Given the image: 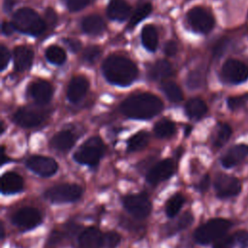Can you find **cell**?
<instances>
[{
    "label": "cell",
    "mask_w": 248,
    "mask_h": 248,
    "mask_svg": "<svg viewBox=\"0 0 248 248\" xmlns=\"http://www.w3.org/2000/svg\"><path fill=\"white\" fill-rule=\"evenodd\" d=\"M163 108V102L151 93L132 95L124 100L120 106L123 114L135 119L151 118L157 115Z\"/></svg>",
    "instance_id": "1"
},
{
    "label": "cell",
    "mask_w": 248,
    "mask_h": 248,
    "mask_svg": "<svg viewBox=\"0 0 248 248\" xmlns=\"http://www.w3.org/2000/svg\"><path fill=\"white\" fill-rule=\"evenodd\" d=\"M106 78L113 84L125 86L138 78V68L134 62L121 55H110L103 63Z\"/></svg>",
    "instance_id": "2"
},
{
    "label": "cell",
    "mask_w": 248,
    "mask_h": 248,
    "mask_svg": "<svg viewBox=\"0 0 248 248\" xmlns=\"http://www.w3.org/2000/svg\"><path fill=\"white\" fill-rule=\"evenodd\" d=\"M13 24L16 30L30 35H40L46 29V22L30 8H21L13 16Z\"/></svg>",
    "instance_id": "3"
},
{
    "label": "cell",
    "mask_w": 248,
    "mask_h": 248,
    "mask_svg": "<svg viewBox=\"0 0 248 248\" xmlns=\"http://www.w3.org/2000/svg\"><path fill=\"white\" fill-rule=\"evenodd\" d=\"M105 153V144L99 137L89 138L74 154V159L82 165H97Z\"/></svg>",
    "instance_id": "4"
},
{
    "label": "cell",
    "mask_w": 248,
    "mask_h": 248,
    "mask_svg": "<svg viewBox=\"0 0 248 248\" xmlns=\"http://www.w3.org/2000/svg\"><path fill=\"white\" fill-rule=\"evenodd\" d=\"M231 222L225 219H211L199 227L194 233L195 240L200 244H208L223 236L230 229Z\"/></svg>",
    "instance_id": "5"
},
{
    "label": "cell",
    "mask_w": 248,
    "mask_h": 248,
    "mask_svg": "<svg viewBox=\"0 0 248 248\" xmlns=\"http://www.w3.org/2000/svg\"><path fill=\"white\" fill-rule=\"evenodd\" d=\"M82 195V188L74 183H63L52 186L45 192V197L54 203L74 202Z\"/></svg>",
    "instance_id": "6"
},
{
    "label": "cell",
    "mask_w": 248,
    "mask_h": 248,
    "mask_svg": "<svg viewBox=\"0 0 248 248\" xmlns=\"http://www.w3.org/2000/svg\"><path fill=\"white\" fill-rule=\"evenodd\" d=\"M123 205L130 214L139 219L146 218L151 212V202L144 194H134L124 197Z\"/></svg>",
    "instance_id": "7"
},
{
    "label": "cell",
    "mask_w": 248,
    "mask_h": 248,
    "mask_svg": "<svg viewBox=\"0 0 248 248\" xmlns=\"http://www.w3.org/2000/svg\"><path fill=\"white\" fill-rule=\"evenodd\" d=\"M187 19L191 27L199 33H208L214 26V17L202 7H194L189 10Z\"/></svg>",
    "instance_id": "8"
},
{
    "label": "cell",
    "mask_w": 248,
    "mask_h": 248,
    "mask_svg": "<svg viewBox=\"0 0 248 248\" xmlns=\"http://www.w3.org/2000/svg\"><path fill=\"white\" fill-rule=\"evenodd\" d=\"M15 226L23 231H28L36 228L42 222L40 211L34 207L25 206L16 211L12 217Z\"/></svg>",
    "instance_id": "9"
},
{
    "label": "cell",
    "mask_w": 248,
    "mask_h": 248,
    "mask_svg": "<svg viewBox=\"0 0 248 248\" xmlns=\"http://www.w3.org/2000/svg\"><path fill=\"white\" fill-rule=\"evenodd\" d=\"M222 77L231 83H242L248 78V67L239 60L229 59L222 67Z\"/></svg>",
    "instance_id": "10"
},
{
    "label": "cell",
    "mask_w": 248,
    "mask_h": 248,
    "mask_svg": "<svg viewBox=\"0 0 248 248\" xmlns=\"http://www.w3.org/2000/svg\"><path fill=\"white\" fill-rule=\"evenodd\" d=\"M214 187L217 196L225 199L238 195L241 190V183L234 176L221 173L216 176Z\"/></svg>",
    "instance_id": "11"
},
{
    "label": "cell",
    "mask_w": 248,
    "mask_h": 248,
    "mask_svg": "<svg viewBox=\"0 0 248 248\" xmlns=\"http://www.w3.org/2000/svg\"><path fill=\"white\" fill-rule=\"evenodd\" d=\"M46 118V112L42 109L32 108V107H23L20 108L15 114V122L24 128H32L39 126Z\"/></svg>",
    "instance_id": "12"
},
{
    "label": "cell",
    "mask_w": 248,
    "mask_h": 248,
    "mask_svg": "<svg viewBox=\"0 0 248 248\" xmlns=\"http://www.w3.org/2000/svg\"><path fill=\"white\" fill-rule=\"evenodd\" d=\"M26 166L33 172L43 177L53 175L58 169V165L54 159L42 155H34L28 158Z\"/></svg>",
    "instance_id": "13"
},
{
    "label": "cell",
    "mask_w": 248,
    "mask_h": 248,
    "mask_svg": "<svg viewBox=\"0 0 248 248\" xmlns=\"http://www.w3.org/2000/svg\"><path fill=\"white\" fill-rule=\"evenodd\" d=\"M174 172V164L170 159H165L154 165L146 175V180L152 185L169 179Z\"/></svg>",
    "instance_id": "14"
},
{
    "label": "cell",
    "mask_w": 248,
    "mask_h": 248,
    "mask_svg": "<svg viewBox=\"0 0 248 248\" xmlns=\"http://www.w3.org/2000/svg\"><path fill=\"white\" fill-rule=\"evenodd\" d=\"M29 93L32 99L39 105H45L52 97L53 88L51 84L43 79L33 81L29 86Z\"/></svg>",
    "instance_id": "15"
},
{
    "label": "cell",
    "mask_w": 248,
    "mask_h": 248,
    "mask_svg": "<svg viewBox=\"0 0 248 248\" xmlns=\"http://www.w3.org/2000/svg\"><path fill=\"white\" fill-rule=\"evenodd\" d=\"M88 80L83 76L74 77L68 85L67 97L72 103H77L83 98L88 90Z\"/></svg>",
    "instance_id": "16"
},
{
    "label": "cell",
    "mask_w": 248,
    "mask_h": 248,
    "mask_svg": "<svg viewBox=\"0 0 248 248\" xmlns=\"http://www.w3.org/2000/svg\"><path fill=\"white\" fill-rule=\"evenodd\" d=\"M0 186L1 193L4 195L16 194L23 190V179L16 172L8 171L2 175Z\"/></svg>",
    "instance_id": "17"
},
{
    "label": "cell",
    "mask_w": 248,
    "mask_h": 248,
    "mask_svg": "<svg viewBox=\"0 0 248 248\" xmlns=\"http://www.w3.org/2000/svg\"><path fill=\"white\" fill-rule=\"evenodd\" d=\"M80 248H101L104 245V233L97 228H87L78 236Z\"/></svg>",
    "instance_id": "18"
},
{
    "label": "cell",
    "mask_w": 248,
    "mask_h": 248,
    "mask_svg": "<svg viewBox=\"0 0 248 248\" xmlns=\"http://www.w3.org/2000/svg\"><path fill=\"white\" fill-rule=\"evenodd\" d=\"M248 156V145L247 144H237L231 147L227 153L222 157V166L229 169L236 166L241 161H243Z\"/></svg>",
    "instance_id": "19"
},
{
    "label": "cell",
    "mask_w": 248,
    "mask_h": 248,
    "mask_svg": "<svg viewBox=\"0 0 248 248\" xmlns=\"http://www.w3.org/2000/svg\"><path fill=\"white\" fill-rule=\"evenodd\" d=\"M33 50L27 46H19L15 48L14 58H15V69L17 72H22L30 68L33 61Z\"/></svg>",
    "instance_id": "20"
},
{
    "label": "cell",
    "mask_w": 248,
    "mask_h": 248,
    "mask_svg": "<svg viewBox=\"0 0 248 248\" xmlns=\"http://www.w3.org/2000/svg\"><path fill=\"white\" fill-rule=\"evenodd\" d=\"M131 13V8L125 0H110L107 14L110 19L122 21L126 19Z\"/></svg>",
    "instance_id": "21"
},
{
    "label": "cell",
    "mask_w": 248,
    "mask_h": 248,
    "mask_svg": "<svg viewBox=\"0 0 248 248\" xmlns=\"http://www.w3.org/2000/svg\"><path fill=\"white\" fill-rule=\"evenodd\" d=\"M77 140L76 135L68 130L57 133L50 140L51 146L58 151H67L73 147Z\"/></svg>",
    "instance_id": "22"
},
{
    "label": "cell",
    "mask_w": 248,
    "mask_h": 248,
    "mask_svg": "<svg viewBox=\"0 0 248 248\" xmlns=\"http://www.w3.org/2000/svg\"><path fill=\"white\" fill-rule=\"evenodd\" d=\"M81 28L83 32L89 35H99L105 29V22L98 15H89L81 21Z\"/></svg>",
    "instance_id": "23"
},
{
    "label": "cell",
    "mask_w": 248,
    "mask_h": 248,
    "mask_svg": "<svg viewBox=\"0 0 248 248\" xmlns=\"http://www.w3.org/2000/svg\"><path fill=\"white\" fill-rule=\"evenodd\" d=\"M172 73V68L167 60H158L149 69L148 76L153 80H162L169 78Z\"/></svg>",
    "instance_id": "24"
},
{
    "label": "cell",
    "mask_w": 248,
    "mask_h": 248,
    "mask_svg": "<svg viewBox=\"0 0 248 248\" xmlns=\"http://www.w3.org/2000/svg\"><path fill=\"white\" fill-rule=\"evenodd\" d=\"M141 42L146 49L155 51L158 46V33L156 28L151 25H145L141 31Z\"/></svg>",
    "instance_id": "25"
},
{
    "label": "cell",
    "mask_w": 248,
    "mask_h": 248,
    "mask_svg": "<svg viewBox=\"0 0 248 248\" xmlns=\"http://www.w3.org/2000/svg\"><path fill=\"white\" fill-rule=\"evenodd\" d=\"M185 109L189 117L193 119H199L206 113L207 107L202 100L199 98H194L187 102Z\"/></svg>",
    "instance_id": "26"
},
{
    "label": "cell",
    "mask_w": 248,
    "mask_h": 248,
    "mask_svg": "<svg viewBox=\"0 0 248 248\" xmlns=\"http://www.w3.org/2000/svg\"><path fill=\"white\" fill-rule=\"evenodd\" d=\"M175 132L173 122L169 119H161L154 125V134L157 138L168 139L170 138Z\"/></svg>",
    "instance_id": "27"
},
{
    "label": "cell",
    "mask_w": 248,
    "mask_h": 248,
    "mask_svg": "<svg viewBox=\"0 0 248 248\" xmlns=\"http://www.w3.org/2000/svg\"><path fill=\"white\" fill-rule=\"evenodd\" d=\"M184 202H185V198L181 194L177 193V194L171 196L167 201L166 206H165L167 216L170 218L175 217L177 215V213L179 212V210L181 209V207L183 206Z\"/></svg>",
    "instance_id": "28"
},
{
    "label": "cell",
    "mask_w": 248,
    "mask_h": 248,
    "mask_svg": "<svg viewBox=\"0 0 248 248\" xmlns=\"http://www.w3.org/2000/svg\"><path fill=\"white\" fill-rule=\"evenodd\" d=\"M149 140V135L144 132L140 131L135 134L133 137H131L128 140V150L131 152L139 151L143 149L147 144Z\"/></svg>",
    "instance_id": "29"
},
{
    "label": "cell",
    "mask_w": 248,
    "mask_h": 248,
    "mask_svg": "<svg viewBox=\"0 0 248 248\" xmlns=\"http://www.w3.org/2000/svg\"><path fill=\"white\" fill-rule=\"evenodd\" d=\"M231 135H232L231 127L228 124L220 123L217 126L213 136V145L217 148L223 146L228 141Z\"/></svg>",
    "instance_id": "30"
},
{
    "label": "cell",
    "mask_w": 248,
    "mask_h": 248,
    "mask_svg": "<svg viewBox=\"0 0 248 248\" xmlns=\"http://www.w3.org/2000/svg\"><path fill=\"white\" fill-rule=\"evenodd\" d=\"M46 58L52 64L61 65L66 60V53L63 48L58 46H50L46 49Z\"/></svg>",
    "instance_id": "31"
},
{
    "label": "cell",
    "mask_w": 248,
    "mask_h": 248,
    "mask_svg": "<svg viewBox=\"0 0 248 248\" xmlns=\"http://www.w3.org/2000/svg\"><path fill=\"white\" fill-rule=\"evenodd\" d=\"M163 91L168 99L173 103L180 102L182 100V91L180 87L173 81H167L162 85Z\"/></svg>",
    "instance_id": "32"
},
{
    "label": "cell",
    "mask_w": 248,
    "mask_h": 248,
    "mask_svg": "<svg viewBox=\"0 0 248 248\" xmlns=\"http://www.w3.org/2000/svg\"><path fill=\"white\" fill-rule=\"evenodd\" d=\"M151 10H152V6L150 3H144L140 7H138L131 16L129 27H133L137 25L139 22H140L144 17H146L151 13Z\"/></svg>",
    "instance_id": "33"
},
{
    "label": "cell",
    "mask_w": 248,
    "mask_h": 248,
    "mask_svg": "<svg viewBox=\"0 0 248 248\" xmlns=\"http://www.w3.org/2000/svg\"><path fill=\"white\" fill-rule=\"evenodd\" d=\"M102 53V50L97 46H87L82 52V59L87 63H94Z\"/></svg>",
    "instance_id": "34"
},
{
    "label": "cell",
    "mask_w": 248,
    "mask_h": 248,
    "mask_svg": "<svg viewBox=\"0 0 248 248\" xmlns=\"http://www.w3.org/2000/svg\"><path fill=\"white\" fill-rule=\"evenodd\" d=\"M121 240V236L116 232H108L104 233V245L103 247L107 248H114L116 247Z\"/></svg>",
    "instance_id": "35"
},
{
    "label": "cell",
    "mask_w": 248,
    "mask_h": 248,
    "mask_svg": "<svg viewBox=\"0 0 248 248\" xmlns=\"http://www.w3.org/2000/svg\"><path fill=\"white\" fill-rule=\"evenodd\" d=\"M193 220H194L193 215L190 212L184 213L181 217H179V219L174 224H172V225H174V232L181 231V230L189 227L192 224Z\"/></svg>",
    "instance_id": "36"
},
{
    "label": "cell",
    "mask_w": 248,
    "mask_h": 248,
    "mask_svg": "<svg viewBox=\"0 0 248 248\" xmlns=\"http://www.w3.org/2000/svg\"><path fill=\"white\" fill-rule=\"evenodd\" d=\"M235 239L233 235H223L220 238H218L214 245L213 248H232L234 245Z\"/></svg>",
    "instance_id": "37"
},
{
    "label": "cell",
    "mask_w": 248,
    "mask_h": 248,
    "mask_svg": "<svg viewBox=\"0 0 248 248\" xmlns=\"http://www.w3.org/2000/svg\"><path fill=\"white\" fill-rule=\"evenodd\" d=\"M71 12H77L86 7L92 0H63Z\"/></svg>",
    "instance_id": "38"
},
{
    "label": "cell",
    "mask_w": 248,
    "mask_h": 248,
    "mask_svg": "<svg viewBox=\"0 0 248 248\" xmlns=\"http://www.w3.org/2000/svg\"><path fill=\"white\" fill-rule=\"evenodd\" d=\"M202 74L201 72H192L188 78H187V82H188V85L189 87L191 88H198L201 86L202 84Z\"/></svg>",
    "instance_id": "39"
},
{
    "label": "cell",
    "mask_w": 248,
    "mask_h": 248,
    "mask_svg": "<svg viewBox=\"0 0 248 248\" xmlns=\"http://www.w3.org/2000/svg\"><path fill=\"white\" fill-rule=\"evenodd\" d=\"M247 97L245 96H238V97H231L228 99V107L231 109H236L242 107L245 104Z\"/></svg>",
    "instance_id": "40"
},
{
    "label": "cell",
    "mask_w": 248,
    "mask_h": 248,
    "mask_svg": "<svg viewBox=\"0 0 248 248\" xmlns=\"http://www.w3.org/2000/svg\"><path fill=\"white\" fill-rule=\"evenodd\" d=\"M9 61H10V52L4 45H1L0 46V67H1V70H4L6 68Z\"/></svg>",
    "instance_id": "41"
},
{
    "label": "cell",
    "mask_w": 248,
    "mask_h": 248,
    "mask_svg": "<svg viewBox=\"0 0 248 248\" xmlns=\"http://www.w3.org/2000/svg\"><path fill=\"white\" fill-rule=\"evenodd\" d=\"M236 242L241 246H248V232L247 231H238L233 235Z\"/></svg>",
    "instance_id": "42"
},
{
    "label": "cell",
    "mask_w": 248,
    "mask_h": 248,
    "mask_svg": "<svg viewBox=\"0 0 248 248\" xmlns=\"http://www.w3.org/2000/svg\"><path fill=\"white\" fill-rule=\"evenodd\" d=\"M164 51L168 56H173L177 52V45L173 41H169L165 45Z\"/></svg>",
    "instance_id": "43"
},
{
    "label": "cell",
    "mask_w": 248,
    "mask_h": 248,
    "mask_svg": "<svg viewBox=\"0 0 248 248\" xmlns=\"http://www.w3.org/2000/svg\"><path fill=\"white\" fill-rule=\"evenodd\" d=\"M64 42L69 46V48H71L74 52L78 51L80 48V43H79V41H78L76 39L69 38V39H65Z\"/></svg>",
    "instance_id": "44"
},
{
    "label": "cell",
    "mask_w": 248,
    "mask_h": 248,
    "mask_svg": "<svg viewBox=\"0 0 248 248\" xmlns=\"http://www.w3.org/2000/svg\"><path fill=\"white\" fill-rule=\"evenodd\" d=\"M46 19L50 25L55 24V22H56V14L52 9L48 8V9L46 10Z\"/></svg>",
    "instance_id": "45"
},
{
    "label": "cell",
    "mask_w": 248,
    "mask_h": 248,
    "mask_svg": "<svg viewBox=\"0 0 248 248\" xmlns=\"http://www.w3.org/2000/svg\"><path fill=\"white\" fill-rule=\"evenodd\" d=\"M14 29H16V28H15V26H14L13 23H10V22H8V21H4V22L2 23L1 30H2V33H3V34L9 36V35H11V34L14 32Z\"/></svg>",
    "instance_id": "46"
},
{
    "label": "cell",
    "mask_w": 248,
    "mask_h": 248,
    "mask_svg": "<svg viewBox=\"0 0 248 248\" xmlns=\"http://www.w3.org/2000/svg\"><path fill=\"white\" fill-rule=\"evenodd\" d=\"M208 186H209V176H208V175H205V176H203V177L202 178V180L200 181V183H199V185H198V188H199L200 191L203 192V191H205V190L208 188Z\"/></svg>",
    "instance_id": "47"
},
{
    "label": "cell",
    "mask_w": 248,
    "mask_h": 248,
    "mask_svg": "<svg viewBox=\"0 0 248 248\" xmlns=\"http://www.w3.org/2000/svg\"><path fill=\"white\" fill-rule=\"evenodd\" d=\"M60 241V234L58 232H52L51 235L48 238V244L50 245H55V243Z\"/></svg>",
    "instance_id": "48"
},
{
    "label": "cell",
    "mask_w": 248,
    "mask_h": 248,
    "mask_svg": "<svg viewBox=\"0 0 248 248\" xmlns=\"http://www.w3.org/2000/svg\"><path fill=\"white\" fill-rule=\"evenodd\" d=\"M16 0H4L3 1V8L5 12H9L13 9V7L15 6Z\"/></svg>",
    "instance_id": "49"
},
{
    "label": "cell",
    "mask_w": 248,
    "mask_h": 248,
    "mask_svg": "<svg viewBox=\"0 0 248 248\" xmlns=\"http://www.w3.org/2000/svg\"><path fill=\"white\" fill-rule=\"evenodd\" d=\"M5 235V232H4V225L1 223V239L4 238Z\"/></svg>",
    "instance_id": "50"
}]
</instances>
